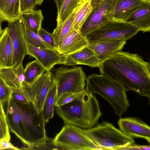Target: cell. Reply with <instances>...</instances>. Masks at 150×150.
<instances>
[{
	"label": "cell",
	"mask_w": 150,
	"mask_h": 150,
	"mask_svg": "<svg viewBox=\"0 0 150 150\" xmlns=\"http://www.w3.org/2000/svg\"><path fill=\"white\" fill-rule=\"evenodd\" d=\"M98 67L100 74L121 83L127 91L149 99L150 65L139 55L121 50L109 56Z\"/></svg>",
	"instance_id": "6da1fadb"
},
{
	"label": "cell",
	"mask_w": 150,
	"mask_h": 150,
	"mask_svg": "<svg viewBox=\"0 0 150 150\" xmlns=\"http://www.w3.org/2000/svg\"><path fill=\"white\" fill-rule=\"evenodd\" d=\"M6 103L9 129L26 146V149L45 146L47 138L42 111L38 114L31 102L20 103L11 97Z\"/></svg>",
	"instance_id": "7a4b0ae2"
},
{
	"label": "cell",
	"mask_w": 150,
	"mask_h": 150,
	"mask_svg": "<svg viewBox=\"0 0 150 150\" xmlns=\"http://www.w3.org/2000/svg\"><path fill=\"white\" fill-rule=\"evenodd\" d=\"M55 109L65 125L85 129L91 128L97 124L102 115L99 102L95 95L88 93L85 89L77 99L56 107Z\"/></svg>",
	"instance_id": "3957f363"
},
{
	"label": "cell",
	"mask_w": 150,
	"mask_h": 150,
	"mask_svg": "<svg viewBox=\"0 0 150 150\" xmlns=\"http://www.w3.org/2000/svg\"><path fill=\"white\" fill-rule=\"evenodd\" d=\"M86 90L96 93L106 99L112 106L115 114L121 117L129 106L126 92L121 83L103 74H93L86 79Z\"/></svg>",
	"instance_id": "277c9868"
},
{
	"label": "cell",
	"mask_w": 150,
	"mask_h": 150,
	"mask_svg": "<svg viewBox=\"0 0 150 150\" xmlns=\"http://www.w3.org/2000/svg\"><path fill=\"white\" fill-rule=\"evenodd\" d=\"M84 130L100 150H119L135 142L133 137L126 135L106 121Z\"/></svg>",
	"instance_id": "5b68a950"
},
{
	"label": "cell",
	"mask_w": 150,
	"mask_h": 150,
	"mask_svg": "<svg viewBox=\"0 0 150 150\" xmlns=\"http://www.w3.org/2000/svg\"><path fill=\"white\" fill-rule=\"evenodd\" d=\"M52 144L66 150H100L84 129L71 125H65L56 134Z\"/></svg>",
	"instance_id": "8992f818"
},
{
	"label": "cell",
	"mask_w": 150,
	"mask_h": 150,
	"mask_svg": "<svg viewBox=\"0 0 150 150\" xmlns=\"http://www.w3.org/2000/svg\"><path fill=\"white\" fill-rule=\"evenodd\" d=\"M51 72L57 86L55 102L64 93H78L85 89L86 77L81 67H62Z\"/></svg>",
	"instance_id": "52a82bcc"
},
{
	"label": "cell",
	"mask_w": 150,
	"mask_h": 150,
	"mask_svg": "<svg viewBox=\"0 0 150 150\" xmlns=\"http://www.w3.org/2000/svg\"><path fill=\"white\" fill-rule=\"evenodd\" d=\"M139 31L136 27L125 21L109 20L85 37L88 43L108 39L126 41Z\"/></svg>",
	"instance_id": "ba28073f"
},
{
	"label": "cell",
	"mask_w": 150,
	"mask_h": 150,
	"mask_svg": "<svg viewBox=\"0 0 150 150\" xmlns=\"http://www.w3.org/2000/svg\"><path fill=\"white\" fill-rule=\"evenodd\" d=\"M54 83L52 72L47 71L32 84L28 85L24 83L23 84V91L38 114L42 112L47 93Z\"/></svg>",
	"instance_id": "9c48e42d"
},
{
	"label": "cell",
	"mask_w": 150,
	"mask_h": 150,
	"mask_svg": "<svg viewBox=\"0 0 150 150\" xmlns=\"http://www.w3.org/2000/svg\"><path fill=\"white\" fill-rule=\"evenodd\" d=\"M113 0H91V12L80 31L83 36L85 37L109 20L106 15Z\"/></svg>",
	"instance_id": "30bf717a"
},
{
	"label": "cell",
	"mask_w": 150,
	"mask_h": 150,
	"mask_svg": "<svg viewBox=\"0 0 150 150\" xmlns=\"http://www.w3.org/2000/svg\"><path fill=\"white\" fill-rule=\"evenodd\" d=\"M7 27L10 36L13 49L12 67L22 63L28 54L27 43L24 33V26L19 19L8 22Z\"/></svg>",
	"instance_id": "8fae6325"
},
{
	"label": "cell",
	"mask_w": 150,
	"mask_h": 150,
	"mask_svg": "<svg viewBox=\"0 0 150 150\" xmlns=\"http://www.w3.org/2000/svg\"><path fill=\"white\" fill-rule=\"evenodd\" d=\"M149 0H114L106 17L109 20L125 21L142 5Z\"/></svg>",
	"instance_id": "7c38bea8"
},
{
	"label": "cell",
	"mask_w": 150,
	"mask_h": 150,
	"mask_svg": "<svg viewBox=\"0 0 150 150\" xmlns=\"http://www.w3.org/2000/svg\"><path fill=\"white\" fill-rule=\"evenodd\" d=\"M118 124L120 130L126 135L144 139L150 143V127L142 120L134 117L120 118Z\"/></svg>",
	"instance_id": "4fadbf2b"
},
{
	"label": "cell",
	"mask_w": 150,
	"mask_h": 150,
	"mask_svg": "<svg viewBox=\"0 0 150 150\" xmlns=\"http://www.w3.org/2000/svg\"><path fill=\"white\" fill-rule=\"evenodd\" d=\"M101 62L88 45L72 53L64 55L60 64L69 66L86 65L92 68L98 67Z\"/></svg>",
	"instance_id": "5bb4252c"
},
{
	"label": "cell",
	"mask_w": 150,
	"mask_h": 150,
	"mask_svg": "<svg viewBox=\"0 0 150 150\" xmlns=\"http://www.w3.org/2000/svg\"><path fill=\"white\" fill-rule=\"evenodd\" d=\"M126 41L119 39H108L88 42V46L102 62L109 56L121 51Z\"/></svg>",
	"instance_id": "9a60e30c"
},
{
	"label": "cell",
	"mask_w": 150,
	"mask_h": 150,
	"mask_svg": "<svg viewBox=\"0 0 150 150\" xmlns=\"http://www.w3.org/2000/svg\"><path fill=\"white\" fill-rule=\"evenodd\" d=\"M28 54L38 60L46 69L50 71L54 66L59 64L64 55L57 51L40 48L27 43Z\"/></svg>",
	"instance_id": "2e32d148"
},
{
	"label": "cell",
	"mask_w": 150,
	"mask_h": 150,
	"mask_svg": "<svg viewBox=\"0 0 150 150\" xmlns=\"http://www.w3.org/2000/svg\"><path fill=\"white\" fill-rule=\"evenodd\" d=\"M88 42L80 32L71 30L57 50L63 55L69 54L78 51L87 46Z\"/></svg>",
	"instance_id": "e0dca14e"
},
{
	"label": "cell",
	"mask_w": 150,
	"mask_h": 150,
	"mask_svg": "<svg viewBox=\"0 0 150 150\" xmlns=\"http://www.w3.org/2000/svg\"><path fill=\"white\" fill-rule=\"evenodd\" d=\"M125 21L132 25L143 33L150 31V2L141 6Z\"/></svg>",
	"instance_id": "ac0fdd59"
},
{
	"label": "cell",
	"mask_w": 150,
	"mask_h": 150,
	"mask_svg": "<svg viewBox=\"0 0 150 150\" xmlns=\"http://www.w3.org/2000/svg\"><path fill=\"white\" fill-rule=\"evenodd\" d=\"M13 49L7 27L4 30L0 39V69L12 67Z\"/></svg>",
	"instance_id": "d6986e66"
},
{
	"label": "cell",
	"mask_w": 150,
	"mask_h": 150,
	"mask_svg": "<svg viewBox=\"0 0 150 150\" xmlns=\"http://www.w3.org/2000/svg\"><path fill=\"white\" fill-rule=\"evenodd\" d=\"M20 0H0V22L15 21L19 19Z\"/></svg>",
	"instance_id": "ffe728a7"
},
{
	"label": "cell",
	"mask_w": 150,
	"mask_h": 150,
	"mask_svg": "<svg viewBox=\"0 0 150 150\" xmlns=\"http://www.w3.org/2000/svg\"><path fill=\"white\" fill-rule=\"evenodd\" d=\"M91 0H85L76 6L71 30L80 32L91 10Z\"/></svg>",
	"instance_id": "44dd1931"
},
{
	"label": "cell",
	"mask_w": 150,
	"mask_h": 150,
	"mask_svg": "<svg viewBox=\"0 0 150 150\" xmlns=\"http://www.w3.org/2000/svg\"><path fill=\"white\" fill-rule=\"evenodd\" d=\"M75 8L65 21L57 25L52 33L56 47L57 50L71 30Z\"/></svg>",
	"instance_id": "7402d4cb"
},
{
	"label": "cell",
	"mask_w": 150,
	"mask_h": 150,
	"mask_svg": "<svg viewBox=\"0 0 150 150\" xmlns=\"http://www.w3.org/2000/svg\"><path fill=\"white\" fill-rule=\"evenodd\" d=\"M19 19L24 26L38 34L44 16L41 10H34L22 14Z\"/></svg>",
	"instance_id": "603a6c76"
},
{
	"label": "cell",
	"mask_w": 150,
	"mask_h": 150,
	"mask_svg": "<svg viewBox=\"0 0 150 150\" xmlns=\"http://www.w3.org/2000/svg\"><path fill=\"white\" fill-rule=\"evenodd\" d=\"M57 92V84L55 82L47 93L43 107L42 112L45 125L54 116Z\"/></svg>",
	"instance_id": "cb8c5ba5"
},
{
	"label": "cell",
	"mask_w": 150,
	"mask_h": 150,
	"mask_svg": "<svg viewBox=\"0 0 150 150\" xmlns=\"http://www.w3.org/2000/svg\"><path fill=\"white\" fill-rule=\"evenodd\" d=\"M46 69L37 59L28 63L24 68L25 83L30 85L41 75Z\"/></svg>",
	"instance_id": "d4e9b609"
},
{
	"label": "cell",
	"mask_w": 150,
	"mask_h": 150,
	"mask_svg": "<svg viewBox=\"0 0 150 150\" xmlns=\"http://www.w3.org/2000/svg\"><path fill=\"white\" fill-rule=\"evenodd\" d=\"M24 33L27 43L38 48L57 51V49L46 42L38 34L25 26Z\"/></svg>",
	"instance_id": "484cf974"
},
{
	"label": "cell",
	"mask_w": 150,
	"mask_h": 150,
	"mask_svg": "<svg viewBox=\"0 0 150 150\" xmlns=\"http://www.w3.org/2000/svg\"><path fill=\"white\" fill-rule=\"evenodd\" d=\"M79 0H64L61 9L57 12V25L63 22L73 12L78 4Z\"/></svg>",
	"instance_id": "4316f807"
},
{
	"label": "cell",
	"mask_w": 150,
	"mask_h": 150,
	"mask_svg": "<svg viewBox=\"0 0 150 150\" xmlns=\"http://www.w3.org/2000/svg\"><path fill=\"white\" fill-rule=\"evenodd\" d=\"M0 76L12 88H22L17 77L15 67L0 69Z\"/></svg>",
	"instance_id": "83f0119b"
},
{
	"label": "cell",
	"mask_w": 150,
	"mask_h": 150,
	"mask_svg": "<svg viewBox=\"0 0 150 150\" xmlns=\"http://www.w3.org/2000/svg\"><path fill=\"white\" fill-rule=\"evenodd\" d=\"M2 140L10 141V135L3 104L0 100V140Z\"/></svg>",
	"instance_id": "f1b7e54d"
},
{
	"label": "cell",
	"mask_w": 150,
	"mask_h": 150,
	"mask_svg": "<svg viewBox=\"0 0 150 150\" xmlns=\"http://www.w3.org/2000/svg\"><path fill=\"white\" fill-rule=\"evenodd\" d=\"M84 91L78 93L66 92L64 93L56 101L55 106L60 107L77 99L82 95Z\"/></svg>",
	"instance_id": "f546056e"
},
{
	"label": "cell",
	"mask_w": 150,
	"mask_h": 150,
	"mask_svg": "<svg viewBox=\"0 0 150 150\" xmlns=\"http://www.w3.org/2000/svg\"><path fill=\"white\" fill-rule=\"evenodd\" d=\"M12 88L0 76V100L6 103L11 98Z\"/></svg>",
	"instance_id": "4dcf8cb0"
},
{
	"label": "cell",
	"mask_w": 150,
	"mask_h": 150,
	"mask_svg": "<svg viewBox=\"0 0 150 150\" xmlns=\"http://www.w3.org/2000/svg\"><path fill=\"white\" fill-rule=\"evenodd\" d=\"M11 97L16 101L21 104L30 102L27 98L22 88H12Z\"/></svg>",
	"instance_id": "1f68e13d"
},
{
	"label": "cell",
	"mask_w": 150,
	"mask_h": 150,
	"mask_svg": "<svg viewBox=\"0 0 150 150\" xmlns=\"http://www.w3.org/2000/svg\"><path fill=\"white\" fill-rule=\"evenodd\" d=\"M20 11L23 14L34 10L38 0H20Z\"/></svg>",
	"instance_id": "d6a6232c"
},
{
	"label": "cell",
	"mask_w": 150,
	"mask_h": 150,
	"mask_svg": "<svg viewBox=\"0 0 150 150\" xmlns=\"http://www.w3.org/2000/svg\"><path fill=\"white\" fill-rule=\"evenodd\" d=\"M38 34L46 42L57 49L52 33L48 32L42 27L39 31Z\"/></svg>",
	"instance_id": "836d02e7"
},
{
	"label": "cell",
	"mask_w": 150,
	"mask_h": 150,
	"mask_svg": "<svg viewBox=\"0 0 150 150\" xmlns=\"http://www.w3.org/2000/svg\"><path fill=\"white\" fill-rule=\"evenodd\" d=\"M15 69L17 77L22 87L23 84L25 82V79L24 68L23 62L15 67Z\"/></svg>",
	"instance_id": "e575fe53"
},
{
	"label": "cell",
	"mask_w": 150,
	"mask_h": 150,
	"mask_svg": "<svg viewBox=\"0 0 150 150\" xmlns=\"http://www.w3.org/2000/svg\"><path fill=\"white\" fill-rule=\"evenodd\" d=\"M20 150L14 146L9 141L6 140H0V150Z\"/></svg>",
	"instance_id": "d590c367"
},
{
	"label": "cell",
	"mask_w": 150,
	"mask_h": 150,
	"mask_svg": "<svg viewBox=\"0 0 150 150\" xmlns=\"http://www.w3.org/2000/svg\"><path fill=\"white\" fill-rule=\"evenodd\" d=\"M120 149L150 150V146L149 145H140L134 143L122 147Z\"/></svg>",
	"instance_id": "8d00e7d4"
},
{
	"label": "cell",
	"mask_w": 150,
	"mask_h": 150,
	"mask_svg": "<svg viewBox=\"0 0 150 150\" xmlns=\"http://www.w3.org/2000/svg\"><path fill=\"white\" fill-rule=\"evenodd\" d=\"M64 0H54L56 5L57 12H59L61 9Z\"/></svg>",
	"instance_id": "74e56055"
},
{
	"label": "cell",
	"mask_w": 150,
	"mask_h": 150,
	"mask_svg": "<svg viewBox=\"0 0 150 150\" xmlns=\"http://www.w3.org/2000/svg\"><path fill=\"white\" fill-rule=\"evenodd\" d=\"M1 23L0 22V39L2 36L3 31V30L1 28Z\"/></svg>",
	"instance_id": "f35d334b"
},
{
	"label": "cell",
	"mask_w": 150,
	"mask_h": 150,
	"mask_svg": "<svg viewBox=\"0 0 150 150\" xmlns=\"http://www.w3.org/2000/svg\"><path fill=\"white\" fill-rule=\"evenodd\" d=\"M44 0H38V4L40 5L42 4Z\"/></svg>",
	"instance_id": "ab89813d"
},
{
	"label": "cell",
	"mask_w": 150,
	"mask_h": 150,
	"mask_svg": "<svg viewBox=\"0 0 150 150\" xmlns=\"http://www.w3.org/2000/svg\"><path fill=\"white\" fill-rule=\"evenodd\" d=\"M85 0H79L78 4H80L82 3Z\"/></svg>",
	"instance_id": "60d3db41"
},
{
	"label": "cell",
	"mask_w": 150,
	"mask_h": 150,
	"mask_svg": "<svg viewBox=\"0 0 150 150\" xmlns=\"http://www.w3.org/2000/svg\"></svg>",
	"instance_id": "b9f144b4"
}]
</instances>
